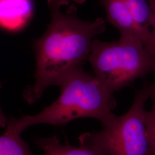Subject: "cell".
Listing matches in <instances>:
<instances>
[{
	"label": "cell",
	"mask_w": 155,
	"mask_h": 155,
	"mask_svg": "<svg viewBox=\"0 0 155 155\" xmlns=\"http://www.w3.org/2000/svg\"><path fill=\"white\" fill-rule=\"evenodd\" d=\"M51 19L45 33L33 40L36 59L34 82L24 90L22 97L29 105L36 103L51 86H59L72 72L89 59L93 41L104 33L106 21L81 19L74 4L64 13L61 7L48 6Z\"/></svg>",
	"instance_id": "6da1fadb"
},
{
	"label": "cell",
	"mask_w": 155,
	"mask_h": 155,
	"mask_svg": "<svg viewBox=\"0 0 155 155\" xmlns=\"http://www.w3.org/2000/svg\"><path fill=\"white\" fill-rule=\"evenodd\" d=\"M61 94L50 106L35 115L20 118L11 117L6 129L21 134L27 127L39 124L64 126L74 120L91 118L100 121L103 127L110 125L117 116L112 111L117 106L114 93L94 75L75 70L59 86Z\"/></svg>",
	"instance_id": "7a4b0ae2"
},
{
	"label": "cell",
	"mask_w": 155,
	"mask_h": 155,
	"mask_svg": "<svg viewBox=\"0 0 155 155\" xmlns=\"http://www.w3.org/2000/svg\"><path fill=\"white\" fill-rule=\"evenodd\" d=\"M88 61L94 75L111 92L155 72V54L134 36H120L114 41L95 39Z\"/></svg>",
	"instance_id": "3957f363"
},
{
	"label": "cell",
	"mask_w": 155,
	"mask_h": 155,
	"mask_svg": "<svg viewBox=\"0 0 155 155\" xmlns=\"http://www.w3.org/2000/svg\"><path fill=\"white\" fill-rule=\"evenodd\" d=\"M153 84L136 91L133 104L127 113L101 131L85 132L79 144L105 155H153L146 127L145 106L153 95Z\"/></svg>",
	"instance_id": "277c9868"
},
{
	"label": "cell",
	"mask_w": 155,
	"mask_h": 155,
	"mask_svg": "<svg viewBox=\"0 0 155 155\" xmlns=\"http://www.w3.org/2000/svg\"><path fill=\"white\" fill-rule=\"evenodd\" d=\"M100 2L105 10L107 20L119 30L120 36H134L144 43L127 0H100Z\"/></svg>",
	"instance_id": "5b68a950"
},
{
	"label": "cell",
	"mask_w": 155,
	"mask_h": 155,
	"mask_svg": "<svg viewBox=\"0 0 155 155\" xmlns=\"http://www.w3.org/2000/svg\"><path fill=\"white\" fill-rule=\"evenodd\" d=\"M1 25L8 30L21 28L32 15L31 0H0Z\"/></svg>",
	"instance_id": "8992f818"
},
{
	"label": "cell",
	"mask_w": 155,
	"mask_h": 155,
	"mask_svg": "<svg viewBox=\"0 0 155 155\" xmlns=\"http://www.w3.org/2000/svg\"><path fill=\"white\" fill-rule=\"evenodd\" d=\"M34 143L45 155H105L98 150L79 144V147L70 144H61L56 135L50 137H36Z\"/></svg>",
	"instance_id": "52a82bcc"
},
{
	"label": "cell",
	"mask_w": 155,
	"mask_h": 155,
	"mask_svg": "<svg viewBox=\"0 0 155 155\" xmlns=\"http://www.w3.org/2000/svg\"><path fill=\"white\" fill-rule=\"evenodd\" d=\"M0 155H33L28 145L20 136L6 129L0 137Z\"/></svg>",
	"instance_id": "ba28073f"
},
{
	"label": "cell",
	"mask_w": 155,
	"mask_h": 155,
	"mask_svg": "<svg viewBox=\"0 0 155 155\" xmlns=\"http://www.w3.org/2000/svg\"><path fill=\"white\" fill-rule=\"evenodd\" d=\"M152 108L146 113V127L148 138L153 155H155V97Z\"/></svg>",
	"instance_id": "9c48e42d"
},
{
	"label": "cell",
	"mask_w": 155,
	"mask_h": 155,
	"mask_svg": "<svg viewBox=\"0 0 155 155\" xmlns=\"http://www.w3.org/2000/svg\"><path fill=\"white\" fill-rule=\"evenodd\" d=\"M150 8V48L155 54V0H147ZM153 95L152 99L155 97V83L153 84Z\"/></svg>",
	"instance_id": "30bf717a"
},
{
	"label": "cell",
	"mask_w": 155,
	"mask_h": 155,
	"mask_svg": "<svg viewBox=\"0 0 155 155\" xmlns=\"http://www.w3.org/2000/svg\"><path fill=\"white\" fill-rule=\"evenodd\" d=\"M86 0H48V6L56 5L61 7L63 5H69L71 2H75L79 4L84 3Z\"/></svg>",
	"instance_id": "8fae6325"
}]
</instances>
